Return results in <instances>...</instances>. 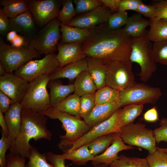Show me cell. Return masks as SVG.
Returning <instances> with one entry per match:
<instances>
[{"label": "cell", "instance_id": "obj_1", "mask_svg": "<svg viewBox=\"0 0 167 167\" xmlns=\"http://www.w3.org/2000/svg\"><path fill=\"white\" fill-rule=\"evenodd\" d=\"M90 30V34L82 43L87 57L99 59L104 64L129 60L132 38L127 36L122 28L111 30L106 23Z\"/></svg>", "mask_w": 167, "mask_h": 167}, {"label": "cell", "instance_id": "obj_2", "mask_svg": "<svg viewBox=\"0 0 167 167\" xmlns=\"http://www.w3.org/2000/svg\"><path fill=\"white\" fill-rule=\"evenodd\" d=\"M21 123L18 135L10 152L19 154L23 158H28L32 139L36 141L44 139L50 141L52 132L47 126L48 117L40 112L30 110L21 111Z\"/></svg>", "mask_w": 167, "mask_h": 167}, {"label": "cell", "instance_id": "obj_3", "mask_svg": "<svg viewBox=\"0 0 167 167\" xmlns=\"http://www.w3.org/2000/svg\"><path fill=\"white\" fill-rule=\"evenodd\" d=\"M39 112L50 118L58 119L62 123L66 133L60 136L58 146L61 149L71 147L73 143L91 128L80 117L71 115L54 108L51 107Z\"/></svg>", "mask_w": 167, "mask_h": 167}, {"label": "cell", "instance_id": "obj_4", "mask_svg": "<svg viewBox=\"0 0 167 167\" xmlns=\"http://www.w3.org/2000/svg\"><path fill=\"white\" fill-rule=\"evenodd\" d=\"M148 32L146 30L141 36L132 38L129 58L132 63L135 62L139 65L140 71L137 75L144 82L149 79L157 69L156 62L151 54L152 44L148 37Z\"/></svg>", "mask_w": 167, "mask_h": 167}, {"label": "cell", "instance_id": "obj_5", "mask_svg": "<svg viewBox=\"0 0 167 167\" xmlns=\"http://www.w3.org/2000/svg\"><path fill=\"white\" fill-rule=\"evenodd\" d=\"M50 81V75L39 76L29 82L27 89L20 104L22 109L37 112L51 107L47 86Z\"/></svg>", "mask_w": 167, "mask_h": 167}, {"label": "cell", "instance_id": "obj_6", "mask_svg": "<svg viewBox=\"0 0 167 167\" xmlns=\"http://www.w3.org/2000/svg\"><path fill=\"white\" fill-rule=\"evenodd\" d=\"M40 55L28 47L16 48L6 43L0 37V62L8 73H13L20 67Z\"/></svg>", "mask_w": 167, "mask_h": 167}, {"label": "cell", "instance_id": "obj_7", "mask_svg": "<svg viewBox=\"0 0 167 167\" xmlns=\"http://www.w3.org/2000/svg\"><path fill=\"white\" fill-rule=\"evenodd\" d=\"M60 24L57 18L41 28L30 41L28 47L35 49L40 55L54 53L62 37Z\"/></svg>", "mask_w": 167, "mask_h": 167}, {"label": "cell", "instance_id": "obj_8", "mask_svg": "<svg viewBox=\"0 0 167 167\" xmlns=\"http://www.w3.org/2000/svg\"><path fill=\"white\" fill-rule=\"evenodd\" d=\"M161 89L135 82L130 87L120 91L121 108L132 104H154L162 95Z\"/></svg>", "mask_w": 167, "mask_h": 167}, {"label": "cell", "instance_id": "obj_9", "mask_svg": "<svg viewBox=\"0 0 167 167\" xmlns=\"http://www.w3.org/2000/svg\"><path fill=\"white\" fill-rule=\"evenodd\" d=\"M120 136L124 143L141 148L152 154L156 150V142L154 131L145 125L133 123L121 127Z\"/></svg>", "mask_w": 167, "mask_h": 167}, {"label": "cell", "instance_id": "obj_10", "mask_svg": "<svg viewBox=\"0 0 167 167\" xmlns=\"http://www.w3.org/2000/svg\"><path fill=\"white\" fill-rule=\"evenodd\" d=\"M106 85L120 91L131 86L135 82L132 63L129 60L113 61L105 64Z\"/></svg>", "mask_w": 167, "mask_h": 167}, {"label": "cell", "instance_id": "obj_11", "mask_svg": "<svg viewBox=\"0 0 167 167\" xmlns=\"http://www.w3.org/2000/svg\"><path fill=\"white\" fill-rule=\"evenodd\" d=\"M57 55L49 54L41 59L32 60L20 67L14 74L28 82L40 76L51 75L59 67Z\"/></svg>", "mask_w": 167, "mask_h": 167}, {"label": "cell", "instance_id": "obj_12", "mask_svg": "<svg viewBox=\"0 0 167 167\" xmlns=\"http://www.w3.org/2000/svg\"><path fill=\"white\" fill-rule=\"evenodd\" d=\"M121 109H118L108 119L92 127L66 151H73L106 134L114 132L120 133L121 127L119 124L118 118Z\"/></svg>", "mask_w": 167, "mask_h": 167}, {"label": "cell", "instance_id": "obj_13", "mask_svg": "<svg viewBox=\"0 0 167 167\" xmlns=\"http://www.w3.org/2000/svg\"><path fill=\"white\" fill-rule=\"evenodd\" d=\"M29 11L39 28H42L57 19L62 0H28Z\"/></svg>", "mask_w": 167, "mask_h": 167}, {"label": "cell", "instance_id": "obj_14", "mask_svg": "<svg viewBox=\"0 0 167 167\" xmlns=\"http://www.w3.org/2000/svg\"><path fill=\"white\" fill-rule=\"evenodd\" d=\"M112 13L110 9L103 5L89 12L75 17L66 25L91 30L107 23Z\"/></svg>", "mask_w": 167, "mask_h": 167}, {"label": "cell", "instance_id": "obj_15", "mask_svg": "<svg viewBox=\"0 0 167 167\" xmlns=\"http://www.w3.org/2000/svg\"><path fill=\"white\" fill-rule=\"evenodd\" d=\"M29 82L16 76L13 73L7 72L0 76V90L13 101L21 103L27 91Z\"/></svg>", "mask_w": 167, "mask_h": 167}, {"label": "cell", "instance_id": "obj_16", "mask_svg": "<svg viewBox=\"0 0 167 167\" xmlns=\"http://www.w3.org/2000/svg\"><path fill=\"white\" fill-rule=\"evenodd\" d=\"M10 31H14L24 37L29 43L39 31L33 16L29 11L10 19Z\"/></svg>", "mask_w": 167, "mask_h": 167}, {"label": "cell", "instance_id": "obj_17", "mask_svg": "<svg viewBox=\"0 0 167 167\" xmlns=\"http://www.w3.org/2000/svg\"><path fill=\"white\" fill-rule=\"evenodd\" d=\"M82 43L64 44L59 42L58 44V53L56 58L59 67L86 58L87 56L82 49Z\"/></svg>", "mask_w": 167, "mask_h": 167}, {"label": "cell", "instance_id": "obj_18", "mask_svg": "<svg viewBox=\"0 0 167 167\" xmlns=\"http://www.w3.org/2000/svg\"><path fill=\"white\" fill-rule=\"evenodd\" d=\"M22 107L20 103H13L5 113L4 117L7 125L8 139L11 148L18 135L21 123V111Z\"/></svg>", "mask_w": 167, "mask_h": 167}, {"label": "cell", "instance_id": "obj_19", "mask_svg": "<svg viewBox=\"0 0 167 167\" xmlns=\"http://www.w3.org/2000/svg\"><path fill=\"white\" fill-rule=\"evenodd\" d=\"M133 146L125 144L120 134L104 152L95 156L91 161L93 165L103 163L109 166L119 157L118 152L122 150L134 148Z\"/></svg>", "mask_w": 167, "mask_h": 167}, {"label": "cell", "instance_id": "obj_20", "mask_svg": "<svg viewBox=\"0 0 167 167\" xmlns=\"http://www.w3.org/2000/svg\"><path fill=\"white\" fill-rule=\"evenodd\" d=\"M120 108L119 100L96 105L92 112L84 120L92 128L109 118Z\"/></svg>", "mask_w": 167, "mask_h": 167}, {"label": "cell", "instance_id": "obj_21", "mask_svg": "<svg viewBox=\"0 0 167 167\" xmlns=\"http://www.w3.org/2000/svg\"><path fill=\"white\" fill-rule=\"evenodd\" d=\"M88 68L86 58L79 61L59 67L50 75V81L60 78L72 80L75 78Z\"/></svg>", "mask_w": 167, "mask_h": 167}, {"label": "cell", "instance_id": "obj_22", "mask_svg": "<svg viewBox=\"0 0 167 167\" xmlns=\"http://www.w3.org/2000/svg\"><path fill=\"white\" fill-rule=\"evenodd\" d=\"M142 16L137 13L129 17L125 25L122 28L127 36L132 38L138 37L146 32V28L150 26L151 21L143 18Z\"/></svg>", "mask_w": 167, "mask_h": 167}, {"label": "cell", "instance_id": "obj_23", "mask_svg": "<svg viewBox=\"0 0 167 167\" xmlns=\"http://www.w3.org/2000/svg\"><path fill=\"white\" fill-rule=\"evenodd\" d=\"M49 86L50 105L54 107L74 92L73 84H63L58 79L50 81Z\"/></svg>", "mask_w": 167, "mask_h": 167}, {"label": "cell", "instance_id": "obj_24", "mask_svg": "<svg viewBox=\"0 0 167 167\" xmlns=\"http://www.w3.org/2000/svg\"><path fill=\"white\" fill-rule=\"evenodd\" d=\"M87 70L91 76L97 89L106 85V69L105 64L100 59L87 57Z\"/></svg>", "mask_w": 167, "mask_h": 167}, {"label": "cell", "instance_id": "obj_25", "mask_svg": "<svg viewBox=\"0 0 167 167\" xmlns=\"http://www.w3.org/2000/svg\"><path fill=\"white\" fill-rule=\"evenodd\" d=\"M60 31L62 37L59 42L68 44L82 42L89 35L90 30L71 27L60 23Z\"/></svg>", "mask_w": 167, "mask_h": 167}, {"label": "cell", "instance_id": "obj_26", "mask_svg": "<svg viewBox=\"0 0 167 167\" xmlns=\"http://www.w3.org/2000/svg\"><path fill=\"white\" fill-rule=\"evenodd\" d=\"M73 84L74 93L80 97L87 94L95 93L97 90L87 70L82 72L75 78Z\"/></svg>", "mask_w": 167, "mask_h": 167}, {"label": "cell", "instance_id": "obj_27", "mask_svg": "<svg viewBox=\"0 0 167 167\" xmlns=\"http://www.w3.org/2000/svg\"><path fill=\"white\" fill-rule=\"evenodd\" d=\"M1 9L10 19L29 11L28 0H1Z\"/></svg>", "mask_w": 167, "mask_h": 167}, {"label": "cell", "instance_id": "obj_28", "mask_svg": "<svg viewBox=\"0 0 167 167\" xmlns=\"http://www.w3.org/2000/svg\"><path fill=\"white\" fill-rule=\"evenodd\" d=\"M61 155L65 160H71L73 164L79 166L85 165L88 161H92L95 156L91 153L87 144L72 151H65Z\"/></svg>", "mask_w": 167, "mask_h": 167}, {"label": "cell", "instance_id": "obj_29", "mask_svg": "<svg viewBox=\"0 0 167 167\" xmlns=\"http://www.w3.org/2000/svg\"><path fill=\"white\" fill-rule=\"evenodd\" d=\"M148 36L152 42L167 41V19H160L150 20Z\"/></svg>", "mask_w": 167, "mask_h": 167}, {"label": "cell", "instance_id": "obj_30", "mask_svg": "<svg viewBox=\"0 0 167 167\" xmlns=\"http://www.w3.org/2000/svg\"><path fill=\"white\" fill-rule=\"evenodd\" d=\"M119 135L118 132L112 133L101 136L88 144L92 154L95 156L104 152Z\"/></svg>", "mask_w": 167, "mask_h": 167}, {"label": "cell", "instance_id": "obj_31", "mask_svg": "<svg viewBox=\"0 0 167 167\" xmlns=\"http://www.w3.org/2000/svg\"><path fill=\"white\" fill-rule=\"evenodd\" d=\"M80 97L75 93L70 95L64 100L53 108L71 115L80 117Z\"/></svg>", "mask_w": 167, "mask_h": 167}, {"label": "cell", "instance_id": "obj_32", "mask_svg": "<svg viewBox=\"0 0 167 167\" xmlns=\"http://www.w3.org/2000/svg\"><path fill=\"white\" fill-rule=\"evenodd\" d=\"M143 109V105L132 104L121 109L118 120L120 126L133 122L134 120L141 113Z\"/></svg>", "mask_w": 167, "mask_h": 167}, {"label": "cell", "instance_id": "obj_33", "mask_svg": "<svg viewBox=\"0 0 167 167\" xmlns=\"http://www.w3.org/2000/svg\"><path fill=\"white\" fill-rule=\"evenodd\" d=\"M120 91L106 85L98 89L95 94L96 105L119 100Z\"/></svg>", "mask_w": 167, "mask_h": 167}, {"label": "cell", "instance_id": "obj_34", "mask_svg": "<svg viewBox=\"0 0 167 167\" xmlns=\"http://www.w3.org/2000/svg\"><path fill=\"white\" fill-rule=\"evenodd\" d=\"M109 167H149L146 158L128 157L121 155Z\"/></svg>", "mask_w": 167, "mask_h": 167}, {"label": "cell", "instance_id": "obj_35", "mask_svg": "<svg viewBox=\"0 0 167 167\" xmlns=\"http://www.w3.org/2000/svg\"><path fill=\"white\" fill-rule=\"evenodd\" d=\"M28 159L26 167H54L52 164L47 162L45 154H41L32 145L30 148Z\"/></svg>", "mask_w": 167, "mask_h": 167}, {"label": "cell", "instance_id": "obj_36", "mask_svg": "<svg viewBox=\"0 0 167 167\" xmlns=\"http://www.w3.org/2000/svg\"><path fill=\"white\" fill-rule=\"evenodd\" d=\"M73 2L72 0H62V8L57 18L61 23L66 25L77 14Z\"/></svg>", "mask_w": 167, "mask_h": 167}, {"label": "cell", "instance_id": "obj_37", "mask_svg": "<svg viewBox=\"0 0 167 167\" xmlns=\"http://www.w3.org/2000/svg\"><path fill=\"white\" fill-rule=\"evenodd\" d=\"M151 54L156 62L167 65V41L153 42Z\"/></svg>", "mask_w": 167, "mask_h": 167}, {"label": "cell", "instance_id": "obj_38", "mask_svg": "<svg viewBox=\"0 0 167 167\" xmlns=\"http://www.w3.org/2000/svg\"><path fill=\"white\" fill-rule=\"evenodd\" d=\"M76 14L81 15L104 5L101 0H73Z\"/></svg>", "mask_w": 167, "mask_h": 167}, {"label": "cell", "instance_id": "obj_39", "mask_svg": "<svg viewBox=\"0 0 167 167\" xmlns=\"http://www.w3.org/2000/svg\"><path fill=\"white\" fill-rule=\"evenodd\" d=\"M126 11H118L111 14L109 16L107 26L111 30H116L122 28L125 26L129 17Z\"/></svg>", "mask_w": 167, "mask_h": 167}, {"label": "cell", "instance_id": "obj_40", "mask_svg": "<svg viewBox=\"0 0 167 167\" xmlns=\"http://www.w3.org/2000/svg\"><path fill=\"white\" fill-rule=\"evenodd\" d=\"M95 94H87L80 97V117L84 120L90 114L96 106Z\"/></svg>", "mask_w": 167, "mask_h": 167}, {"label": "cell", "instance_id": "obj_41", "mask_svg": "<svg viewBox=\"0 0 167 167\" xmlns=\"http://www.w3.org/2000/svg\"><path fill=\"white\" fill-rule=\"evenodd\" d=\"M149 167H167V153L156 149L146 158Z\"/></svg>", "mask_w": 167, "mask_h": 167}, {"label": "cell", "instance_id": "obj_42", "mask_svg": "<svg viewBox=\"0 0 167 167\" xmlns=\"http://www.w3.org/2000/svg\"><path fill=\"white\" fill-rule=\"evenodd\" d=\"M160 126L154 131L156 142H167V118H162L160 123Z\"/></svg>", "mask_w": 167, "mask_h": 167}, {"label": "cell", "instance_id": "obj_43", "mask_svg": "<svg viewBox=\"0 0 167 167\" xmlns=\"http://www.w3.org/2000/svg\"><path fill=\"white\" fill-rule=\"evenodd\" d=\"M6 167H26L25 159L18 154L10 152L6 155Z\"/></svg>", "mask_w": 167, "mask_h": 167}, {"label": "cell", "instance_id": "obj_44", "mask_svg": "<svg viewBox=\"0 0 167 167\" xmlns=\"http://www.w3.org/2000/svg\"><path fill=\"white\" fill-rule=\"evenodd\" d=\"M136 12L152 20L156 15V9L154 5H147L141 1Z\"/></svg>", "mask_w": 167, "mask_h": 167}, {"label": "cell", "instance_id": "obj_45", "mask_svg": "<svg viewBox=\"0 0 167 167\" xmlns=\"http://www.w3.org/2000/svg\"><path fill=\"white\" fill-rule=\"evenodd\" d=\"M10 143L7 137L2 132V137L0 140V167H6V152L10 147Z\"/></svg>", "mask_w": 167, "mask_h": 167}, {"label": "cell", "instance_id": "obj_46", "mask_svg": "<svg viewBox=\"0 0 167 167\" xmlns=\"http://www.w3.org/2000/svg\"><path fill=\"white\" fill-rule=\"evenodd\" d=\"M153 5L156 9V15L152 20L161 19H167V0L158 1Z\"/></svg>", "mask_w": 167, "mask_h": 167}, {"label": "cell", "instance_id": "obj_47", "mask_svg": "<svg viewBox=\"0 0 167 167\" xmlns=\"http://www.w3.org/2000/svg\"><path fill=\"white\" fill-rule=\"evenodd\" d=\"M140 0H121L118 8V11H125L130 10L137 11Z\"/></svg>", "mask_w": 167, "mask_h": 167}, {"label": "cell", "instance_id": "obj_48", "mask_svg": "<svg viewBox=\"0 0 167 167\" xmlns=\"http://www.w3.org/2000/svg\"><path fill=\"white\" fill-rule=\"evenodd\" d=\"M47 160L52 164L54 167H66L65 160L61 155L56 154L50 152L46 154Z\"/></svg>", "mask_w": 167, "mask_h": 167}, {"label": "cell", "instance_id": "obj_49", "mask_svg": "<svg viewBox=\"0 0 167 167\" xmlns=\"http://www.w3.org/2000/svg\"><path fill=\"white\" fill-rule=\"evenodd\" d=\"M10 22L9 19L0 9V33L2 36H6L10 32Z\"/></svg>", "mask_w": 167, "mask_h": 167}, {"label": "cell", "instance_id": "obj_50", "mask_svg": "<svg viewBox=\"0 0 167 167\" xmlns=\"http://www.w3.org/2000/svg\"><path fill=\"white\" fill-rule=\"evenodd\" d=\"M13 103V101L6 94L0 90V110L5 113Z\"/></svg>", "mask_w": 167, "mask_h": 167}, {"label": "cell", "instance_id": "obj_51", "mask_svg": "<svg viewBox=\"0 0 167 167\" xmlns=\"http://www.w3.org/2000/svg\"><path fill=\"white\" fill-rule=\"evenodd\" d=\"M143 119L146 121L154 122L159 120L158 112L156 107L148 110L143 114Z\"/></svg>", "mask_w": 167, "mask_h": 167}, {"label": "cell", "instance_id": "obj_52", "mask_svg": "<svg viewBox=\"0 0 167 167\" xmlns=\"http://www.w3.org/2000/svg\"><path fill=\"white\" fill-rule=\"evenodd\" d=\"M121 0H101L103 5L108 8L113 13L118 11Z\"/></svg>", "mask_w": 167, "mask_h": 167}, {"label": "cell", "instance_id": "obj_53", "mask_svg": "<svg viewBox=\"0 0 167 167\" xmlns=\"http://www.w3.org/2000/svg\"><path fill=\"white\" fill-rule=\"evenodd\" d=\"M26 42L28 43V42L24 37L18 34L11 43V45L13 47L16 48L26 47H24Z\"/></svg>", "mask_w": 167, "mask_h": 167}, {"label": "cell", "instance_id": "obj_54", "mask_svg": "<svg viewBox=\"0 0 167 167\" xmlns=\"http://www.w3.org/2000/svg\"><path fill=\"white\" fill-rule=\"evenodd\" d=\"M3 113L0 110V125L2 128V132L6 137H8V131Z\"/></svg>", "mask_w": 167, "mask_h": 167}, {"label": "cell", "instance_id": "obj_55", "mask_svg": "<svg viewBox=\"0 0 167 167\" xmlns=\"http://www.w3.org/2000/svg\"><path fill=\"white\" fill-rule=\"evenodd\" d=\"M18 35V33L15 31H10L6 36V39L8 41L11 43Z\"/></svg>", "mask_w": 167, "mask_h": 167}, {"label": "cell", "instance_id": "obj_56", "mask_svg": "<svg viewBox=\"0 0 167 167\" xmlns=\"http://www.w3.org/2000/svg\"><path fill=\"white\" fill-rule=\"evenodd\" d=\"M6 73L4 67L0 63V76L4 75Z\"/></svg>", "mask_w": 167, "mask_h": 167}, {"label": "cell", "instance_id": "obj_57", "mask_svg": "<svg viewBox=\"0 0 167 167\" xmlns=\"http://www.w3.org/2000/svg\"><path fill=\"white\" fill-rule=\"evenodd\" d=\"M93 167H109V166L103 163H101L98 165H93Z\"/></svg>", "mask_w": 167, "mask_h": 167}, {"label": "cell", "instance_id": "obj_58", "mask_svg": "<svg viewBox=\"0 0 167 167\" xmlns=\"http://www.w3.org/2000/svg\"><path fill=\"white\" fill-rule=\"evenodd\" d=\"M156 149L164 152L167 153V148H161L158 147H156Z\"/></svg>", "mask_w": 167, "mask_h": 167}]
</instances>
